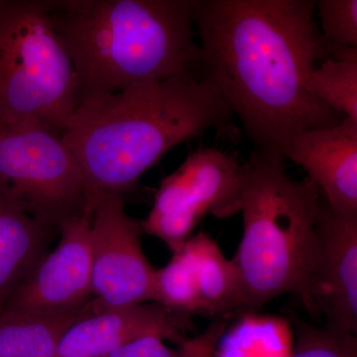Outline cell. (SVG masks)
<instances>
[{"instance_id":"14","label":"cell","mask_w":357,"mask_h":357,"mask_svg":"<svg viewBox=\"0 0 357 357\" xmlns=\"http://www.w3.org/2000/svg\"><path fill=\"white\" fill-rule=\"evenodd\" d=\"M91 303L83 310L62 314L0 312V357H57L66 330Z\"/></svg>"},{"instance_id":"21","label":"cell","mask_w":357,"mask_h":357,"mask_svg":"<svg viewBox=\"0 0 357 357\" xmlns=\"http://www.w3.org/2000/svg\"><path fill=\"white\" fill-rule=\"evenodd\" d=\"M227 330V321L218 319L208 326L198 337L185 340L178 347L183 357H215V349L220 337Z\"/></svg>"},{"instance_id":"8","label":"cell","mask_w":357,"mask_h":357,"mask_svg":"<svg viewBox=\"0 0 357 357\" xmlns=\"http://www.w3.org/2000/svg\"><path fill=\"white\" fill-rule=\"evenodd\" d=\"M140 222L129 217L123 195L102 192L91 203L93 302L100 307L144 304L155 268L141 245Z\"/></svg>"},{"instance_id":"4","label":"cell","mask_w":357,"mask_h":357,"mask_svg":"<svg viewBox=\"0 0 357 357\" xmlns=\"http://www.w3.org/2000/svg\"><path fill=\"white\" fill-rule=\"evenodd\" d=\"M278 149H255L241 166L243 234L234 257L236 314H250L293 293L310 312L324 298L317 234L321 194L309 178L293 180Z\"/></svg>"},{"instance_id":"2","label":"cell","mask_w":357,"mask_h":357,"mask_svg":"<svg viewBox=\"0 0 357 357\" xmlns=\"http://www.w3.org/2000/svg\"><path fill=\"white\" fill-rule=\"evenodd\" d=\"M234 114L208 77L142 82L77 102L62 139L88 195H123L173 148L210 130L234 136Z\"/></svg>"},{"instance_id":"5","label":"cell","mask_w":357,"mask_h":357,"mask_svg":"<svg viewBox=\"0 0 357 357\" xmlns=\"http://www.w3.org/2000/svg\"><path fill=\"white\" fill-rule=\"evenodd\" d=\"M79 100L46 1L0 0V121L63 135Z\"/></svg>"},{"instance_id":"12","label":"cell","mask_w":357,"mask_h":357,"mask_svg":"<svg viewBox=\"0 0 357 357\" xmlns=\"http://www.w3.org/2000/svg\"><path fill=\"white\" fill-rule=\"evenodd\" d=\"M317 234L324 291L319 312L328 328L356 335L357 215L337 213L321 198Z\"/></svg>"},{"instance_id":"20","label":"cell","mask_w":357,"mask_h":357,"mask_svg":"<svg viewBox=\"0 0 357 357\" xmlns=\"http://www.w3.org/2000/svg\"><path fill=\"white\" fill-rule=\"evenodd\" d=\"M105 357H183L181 347L171 349L159 335H145L128 342Z\"/></svg>"},{"instance_id":"15","label":"cell","mask_w":357,"mask_h":357,"mask_svg":"<svg viewBox=\"0 0 357 357\" xmlns=\"http://www.w3.org/2000/svg\"><path fill=\"white\" fill-rule=\"evenodd\" d=\"M198 279L201 314L227 316L236 314L239 281L231 259L208 234L201 232L185 241Z\"/></svg>"},{"instance_id":"19","label":"cell","mask_w":357,"mask_h":357,"mask_svg":"<svg viewBox=\"0 0 357 357\" xmlns=\"http://www.w3.org/2000/svg\"><path fill=\"white\" fill-rule=\"evenodd\" d=\"M316 10L326 52L333 47L357 48L356 0H319Z\"/></svg>"},{"instance_id":"11","label":"cell","mask_w":357,"mask_h":357,"mask_svg":"<svg viewBox=\"0 0 357 357\" xmlns=\"http://www.w3.org/2000/svg\"><path fill=\"white\" fill-rule=\"evenodd\" d=\"M188 324L156 303L100 307L93 302L66 330L57 357H105L145 335H159L180 345Z\"/></svg>"},{"instance_id":"1","label":"cell","mask_w":357,"mask_h":357,"mask_svg":"<svg viewBox=\"0 0 357 357\" xmlns=\"http://www.w3.org/2000/svg\"><path fill=\"white\" fill-rule=\"evenodd\" d=\"M314 0H196L204 77L255 149L344 119L314 96L310 77L328 58Z\"/></svg>"},{"instance_id":"16","label":"cell","mask_w":357,"mask_h":357,"mask_svg":"<svg viewBox=\"0 0 357 357\" xmlns=\"http://www.w3.org/2000/svg\"><path fill=\"white\" fill-rule=\"evenodd\" d=\"M309 88L333 112L357 121V48L328 49V57L312 70Z\"/></svg>"},{"instance_id":"9","label":"cell","mask_w":357,"mask_h":357,"mask_svg":"<svg viewBox=\"0 0 357 357\" xmlns=\"http://www.w3.org/2000/svg\"><path fill=\"white\" fill-rule=\"evenodd\" d=\"M91 215L84 213L59 225L58 245L21 282L2 312L62 314L91 304Z\"/></svg>"},{"instance_id":"6","label":"cell","mask_w":357,"mask_h":357,"mask_svg":"<svg viewBox=\"0 0 357 357\" xmlns=\"http://www.w3.org/2000/svg\"><path fill=\"white\" fill-rule=\"evenodd\" d=\"M0 182L49 227L89 213L76 157L62 136L47 129L0 121Z\"/></svg>"},{"instance_id":"17","label":"cell","mask_w":357,"mask_h":357,"mask_svg":"<svg viewBox=\"0 0 357 357\" xmlns=\"http://www.w3.org/2000/svg\"><path fill=\"white\" fill-rule=\"evenodd\" d=\"M150 301L187 321L201 314L196 267L185 243L168 264L154 270Z\"/></svg>"},{"instance_id":"10","label":"cell","mask_w":357,"mask_h":357,"mask_svg":"<svg viewBox=\"0 0 357 357\" xmlns=\"http://www.w3.org/2000/svg\"><path fill=\"white\" fill-rule=\"evenodd\" d=\"M302 167L337 213L357 215V121L295 134L278 148Z\"/></svg>"},{"instance_id":"7","label":"cell","mask_w":357,"mask_h":357,"mask_svg":"<svg viewBox=\"0 0 357 357\" xmlns=\"http://www.w3.org/2000/svg\"><path fill=\"white\" fill-rule=\"evenodd\" d=\"M241 166L234 155L199 148L162 181L153 208L140 222L142 231L158 237L174 253L185 245L204 215H236L241 211Z\"/></svg>"},{"instance_id":"3","label":"cell","mask_w":357,"mask_h":357,"mask_svg":"<svg viewBox=\"0 0 357 357\" xmlns=\"http://www.w3.org/2000/svg\"><path fill=\"white\" fill-rule=\"evenodd\" d=\"M196 0L46 1L76 70L79 102L142 82L204 79Z\"/></svg>"},{"instance_id":"18","label":"cell","mask_w":357,"mask_h":357,"mask_svg":"<svg viewBox=\"0 0 357 357\" xmlns=\"http://www.w3.org/2000/svg\"><path fill=\"white\" fill-rule=\"evenodd\" d=\"M297 342L289 357H357V337L296 319Z\"/></svg>"},{"instance_id":"13","label":"cell","mask_w":357,"mask_h":357,"mask_svg":"<svg viewBox=\"0 0 357 357\" xmlns=\"http://www.w3.org/2000/svg\"><path fill=\"white\" fill-rule=\"evenodd\" d=\"M0 182V312L46 255L49 230Z\"/></svg>"}]
</instances>
